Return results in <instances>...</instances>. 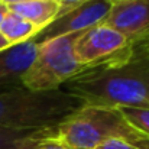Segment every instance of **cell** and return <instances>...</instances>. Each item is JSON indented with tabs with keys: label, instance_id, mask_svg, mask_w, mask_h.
Wrapping results in <instances>:
<instances>
[{
	"label": "cell",
	"instance_id": "1",
	"mask_svg": "<svg viewBox=\"0 0 149 149\" xmlns=\"http://www.w3.org/2000/svg\"><path fill=\"white\" fill-rule=\"evenodd\" d=\"M62 90L88 106L149 109V41L130 44L110 61L86 68Z\"/></svg>",
	"mask_w": 149,
	"mask_h": 149
},
{
	"label": "cell",
	"instance_id": "2",
	"mask_svg": "<svg viewBox=\"0 0 149 149\" xmlns=\"http://www.w3.org/2000/svg\"><path fill=\"white\" fill-rule=\"evenodd\" d=\"M86 103L62 90L35 91L23 86L0 91V126L17 130L52 129Z\"/></svg>",
	"mask_w": 149,
	"mask_h": 149
},
{
	"label": "cell",
	"instance_id": "3",
	"mask_svg": "<svg viewBox=\"0 0 149 149\" xmlns=\"http://www.w3.org/2000/svg\"><path fill=\"white\" fill-rule=\"evenodd\" d=\"M139 133L133 130L120 111L113 107L86 104L54 129L52 138L68 149H94L110 138L133 142Z\"/></svg>",
	"mask_w": 149,
	"mask_h": 149
},
{
	"label": "cell",
	"instance_id": "4",
	"mask_svg": "<svg viewBox=\"0 0 149 149\" xmlns=\"http://www.w3.org/2000/svg\"><path fill=\"white\" fill-rule=\"evenodd\" d=\"M84 32L61 35L38 44L35 58L22 77V86L35 91L56 90L84 71L86 68L74 56V44Z\"/></svg>",
	"mask_w": 149,
	"mask_h": 149
},
{
	"label": "cell",
	"instance_id": "5",
	"mask_svg": "<svg viewBox=\"0 0 149 149\" xmlns=\"http://www.w3.org/2000/svg\"><path fill=\"white\" fill-rule=\"evenodd\" d=\"M129 41L117 31L97 25L86 31L74 44V56L84 68H91L110 61L129 47Z\"/></svg>",
	"mask_w": 149,
	"mask_h": 149
},
{
	"label": "cell",
	"instance_id": "6",
	"mask_svg": "<svg viewBox=\"0 0 149 149\" xmlns=\"http://www.w3.org/2000/svg\"><path fill=\"white\" fill-rule=\"evenodd\" d=\"M114 1L116 0H87L68 13L58 16L33 38V41L36 44H41L61 35L91 29L107 17Z\"/></svg>",
	"mask_w": 149,
	"mask_h": 149
},
{
	"label": "cell",
	"instance_id": "7",
	"mask_svg": "<svg viewBox=\"0 0 149 149\" xmlns=\"http://www.w3.org/2000/svg\"><path fill=\"white\" fill-rule=\"evenodd\" d=\"M100 25L117 31L129 44L149 41V0H116Z\"/></svg>",
	"mask_w": 149,
	"mask_h": 149
},
{
	"label": "cell",
	"instance_id": "8",
	"mask_svg": "<svg viewBox=\"0 0 149 149\" xmlns=\"http://www.w3.org/2000/svg\"><path fill=\"white\" fill-rule=\"evenodd\" d=\"M38 44L31 39L0 51V91L22 86V77L35 58Z\"/></svg>",
	"mask_w": 149,
	"mask_h": 149
},
{
	"label": "cell",
	"instance_id": "9",
	"mask_svg": "<svg viewBox=\"0 0 149 149\" xmlns=\"http://www.w3.org/2000/svg\"><path fill=\"white\" fill-rule=\"evenodd\" d=\"M9 12L20 16L32 23L39 32L54 22L59 15V3L56 0H33L28 3L10 4Z\"/></svg>",
	"mask_w": 149,
	"mask_h": 149
},
{
	"label": "cell",
	"instance_id": "10",
	"mask_svg": "<svg viewBox=\"0 0 149 149\" xmlns=\"http://www.w3.org/2000/svg\"><path fill=\"white\" fill-rule=\"evenodd\" d=\"M0 33L10 45H17L33 39L39 33V31L28 20L9 12L0 26Z\"/></svg>",
	"mask_w": 149,
	"mask_h": 149
},
{
	"label": "cell",
	"instance_id": "11",
	"mask_svg": "<svg viewBox=\"0 0 149 149\" xmlns=\"http://www.w3.org/2000/svg\"><path fill=\"white\" fill-rule=\"evenodd\" d=\"M55 127L41 130H17L0 126V149H19L38 138L51 135Z\"/></svg>",
	"mask_w": 149,
	"mask_h": 149
},
{
	"label": "cell",
	"instance_id": "12",
	"mask_svg": "<svg viewBox=\"0 0 149 149\" xmlns=\"http://www.w3.org/2000/svg\"><path fill=\"white\" fill-rule=\"evenodd\" d=\"M117 110L133 130H136L141 136L149 139V109L119 107Z\"/></svg>",
	"mask_w": 149,
	"mask_h": 149
},
{
	"label": "cell",
	"instance_id": "13",
	"mask_svg": "<svg viewBox=\"0 0 149 149\" xmlns=\"http://www.w3.org/2000/svg\"><path fill=\"white\" fill-rule=\"evenodd\" d=\"M52 135H54V132L51 135H48V136L38 138V139L26 143L25 146H22V148H19V149H68V148H65L64 145L58 143L52 138Z\"/></svg>",
	"mask_w": 149,
	"mask_h": 149
},
{
	"label": "cell",
	"instance_id": "14",
	"mask_svg": "<svg viewBox=\"0 0 149 149\" xmlns=\"http://www.w3.org/2000/svg\"><path fill=\"white\" fill-rule=\"evenodd\" d=\"M94 149H139L135 143L122 139V138H110L99 143Z\"/></svg>",
	"mask_w": 149,
	"mask_h": 149
},
{
	"label": "cell",
	"instance_id": "15",
	"mask_svg": "<svg viewBox=\"0 0 149 149\" xmlns=\"http://www.w3.org/2000/svg\"><path fill=\"white\" fill-rule=\"evenodd\" d=\"M56 1L59 3V15L58 16H62V15L68 13L70 10L75 9L77 6L86 3L87 0H56Z\"/></svg>",
	"mask_w": 149,
	"mask_h": 149
},
{
	"label": "cell",
	"instance_id": "16",
	"mask_svg": "<svg viewBox=\"0 0 149 149\" xmlns=\"http://www.w3.org/2000/svg\"><path fill=\"white\" fill-rule=\"evenodd\" d=\"M132 143H135L139 149H149V139L143 138V136H141V135H139Z\"/></svg>",
	"mask_w": 149,
	"mask_h": 149
},
{
	"label": "cell",
	"instance_id": "17",
	"mask_svg": "<svg viewBox=\"0 0 149 149\" xmlns=\"http://www.w3.org/2000/svg\"><path fill=\"white\" fill-rule=\"evenodd\" d=\"M7 13H9V7H7V4L0 3V26H1V23H3L4 17L7 16Z\"/></svg>",
	"mask_w": 149,
	"mask_h": 149
},
{
	"label": "cell",
	"instance_id": "18",
	"mask_svg": "<svg viewBox=\"0 0 149 149\" xmlns=\"http://www.w3.org/2000/svg\"><path fill=\"white\" fill-rule=\"evenodd\" d=\"M28 1H33V0H1V3L10 6V4H19V3H28Z\"/></svg>",
	"mask_w": 149,
	"mask_h": 149
},
{
	"label": "cell",
	"instance_id": "19",
	"mask_svg": "<svg viewBox=\"0 0 149 149\" xmlns=\"http://www.w3.org/2000/svg\"><path fill=\"white\" fill-rule=\"evenodd\" d=\"M9 47H12L6 39H4V36L0 33V51H3V49H6V48H9Z\"/></svg>",
	"mask_w": 149,
	"mask_h": 149
},
{
	"label": "cell",
	"instance_id": "20",
	"mask_svg": "<svg viewBox=\"0 0 149 149\" xmlns=\"http://www.w3.org/2000/svg\"><path fill=\"white\" fill-rule=\"evenodd\" d=\"M0 3H1V0H0Z\"/></svg>",
	"mask_w": 149,
	"mask_h": 149
}]
</instances>
